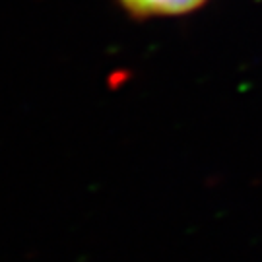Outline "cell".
<instances>
[{
    "instance_id": "1",
    "label": "cell",
    "mask_w": 262,
    "mask_h": 262,
    "mask_svg": "<svg viewBox=\"0 0 262 262\" xmlns=\"http://www.w3.org/2000/svg\"><path fill=\"white\" fill-rule=\"evenodd\" d=\"M136 16H181L200 8L206 0H119Z\"/></svg>"
}]
</instances>
